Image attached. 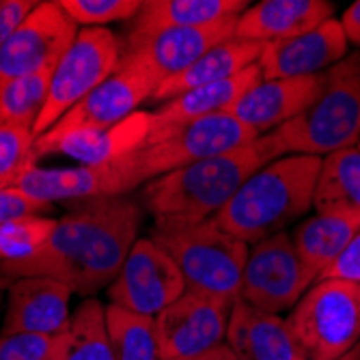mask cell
Masks as SVG:
<instances>
[{
  "label": "cell",
  "instance_id": "6da1fadb",
  "mask_svg": "<svg viewBox=\"0 0 360 360\" xmlns=\"http://www.w3.org/2000/svg\"><path fill=\"white\" fill-rule=\"evenodd\" d=\"M141 205L129 196L80 201L74 212L56 220L48 244L22 264H0L9 278L50 276L80 296L110 287L129 250L139 242Z\"/></svg>",
  "mask_w": 360,
  "mask_h": 360
},
{
  "label": "cell",
  "instance_id": "7a4b0ae2",
  "mask_svg": "<svg viewBox=\"0 0 360 360\" xmlns=\"http://www.w3.org/2000/svg\"><path fill=\"white\" fill-rule=\"evenodd\" d=\"M274 162L264 136L255 143L220 153L162 175L141 190V201L155 220L203 222L226 207L238 190L259 169Z\"/></svg>",
  "mask_w": 360,
  "mask_h": 360
},
{
  "label": "cell",
  "instance_id": "3957f363",
  "mask_svg": "<svg viewBox=\"0 0 360 360\" xmlns=\"http://www.w3.org/2000/svg\"><path fill=\"white\" fill-rule=\"evenodd\" d=\"M319 169L317 155L278 158L250 175L214 220L248 246L283 233L313 207Z\"/></svg>",
  "mask_w": 360,
  "mask_h": 360
},
{
  "label": "cell",
  "instance_id": "277c9868",
  "mask_svg": "<svg viewBox=\"0 0 360 360\" xmlns=\"http://www.w3.org/2000/svg\"><path fill=\"white\" fill-rule=\"evenodd\" d=\"M360 139V52L326 72L319 100L300 117L264 134L274 160L285 155L326 158L356 147Z\"/></svg>",
  "mask_w": 360,
  "mask_h": 360
},
{
  "label": "cell",
  "instance_id": "5b68a950",
  "mask_svg": "<svg viewBox=\"0 0 360 360\" xmlns=\"http://www.w3.org/2000/svg\"><path fill=\"white\" fill-rule=\"evenodd\" d=\"M149 238L179 266L186 291L231 307L240 300L250 246L224 231L214 218L203 222L155 220Z\"/></svg>",
  "mask_w": 360,
  "mask_h": 360
},
{
  "label": "cell",
  "instance_id": "8992f818",
  "mask_svg": "<svg viewBox=\"0 0 360 360\" xmlns=\"http://www.w3.org/2000/svg\"><path fill=\"white\" fill-rule=\"evenodd\" d=\"M287 321L309 360H337L360 341V285L317 281Z\"/></svg>",
  "mask_w": 360,
  "mask_h": 360
},
{
  "label": "cell",
  "instance_id": "52a82bcc",
  "mask_svg": "<svg viewBox=\"0 0 360 360\" xmlns=\"http://www.w3.org/2000/svg\"><path fill=\"white\" fill-rule=\"evenodd\" d=\"M160 82L162 76L145 54L121 52L117 70L35 141L50 143L65 134L82 132V129L112 127L139 112V106L145 100H151Z\"/></svg>",
  "mask_w": 360,
  "mask_h": 360
},
{
  "label": "cell",
  "instance_id": "ba28073f",
  "mask_svg": "<svg viewBox=\"0 0 360 360\" xmlns=\"http://www.w3.org/2000/svg\"><path fill=\"white\" fill-rule=\"evenodd\" d=\"M121 60V41L108 28H80L78 37L56 63L48 102L35 123V136L68 115L80 100L100 86Z\"/></svg>",
  "mask_w": 360,
  "mask_h": 360
},
{
  "label": "cell",
  "instance_id": "9c48e42d",
  "mask_svg": "<svg viewBox=\"0 0 360 360\" xmlns=\"http://www.w3.org/2000/svg\"><path fill=\"white\" fill-rule=\"evenodd\" d=\"M259 139L257 132L229 112L196 121L155 145H143L129 153L134 173L143 186L220 153L246 147Z\"/></svg>",
  "mask_w": 360,
  "mask_h": 360
},
{
  "label": "cell",
  "instance_id": "30bf717a",
  "mask_svg": "<svg viewBox=\"0 0 360 360\" xmlns=\"http://www.w3.org/2000/svg\"><path fill=\"white\" fill-rule=\"evenodd\" d=\"M313 285L287 231L250 244L240 293L244 302L278 315L296 307Z\"/></svg>",
  "mask_w": 360,
  "mask_h": 360
},
{
  "label": "cell",
  "instance_id": "8fae6325",
  "mask_svg": "<svg viewBox=\"0 0 360 360\" xmlns=\"http://www.w3.org/2000/svg\"><path fill=\"white\" fill-rule=\"evenodd\" d=\"M181 293H186V281L179 266L151 238H139L108 287L110 304L153 319Z\"/></svg>",
  "mask_w": 360,
  "mask_h": 360
},
{
  "label": "cell",
  "instance_id": "7c38bea8",
  "mask_svg": "<svg viewBox=\"0 0 360 360\" xmlns=\"http://www.w3.org/2000/svg\"><path fill=\"white\" fill-rule=\"evenodd\" d=\"M231 309L199 293H181L153 319L160 360H194L226 343Z\"/></svg>",
  "mask_w": 360,
  "mask_h": 360
},
{
  "label": "cell",
  "instance_id": "4fadbf2b",
  "mask_svg": "<svg viewBox=\"0 0 360 360\" xmlns=\"http://www.w3.org/2000/svg\"><path fill=\"white\" fill-rule=\"evenodd\" d=\"M78 32V24L60 3H37L0 50V84L44 68H54Z\"/></svg>",
  "mask_w": 360,
  "mask_h": 360
},
{
  "label": "cell",
  "instance_id": "5bb4252c",
  "mask_svg": "<svg viewBox=\"0 0 360 360\" xmlns=\"http://www.w3.org/2000/svg\"><path fill=\"white\" fill-rule=\"evenodd\" d=\"M72 289L50 276L15 278L7 291V313L0 335L60 337L72 323Z\"/></svg>",
  "mask_w": 360,
  "mask_h": 360
},
{
  "label": "cell",
  "instance_id": "9a60e30c",
  "mask_svg": "<svg viewBox=\"0 0 360 360\" xmlns=\"http://www.w3.org/2000/svg\"><path fill=\"white\" fill-rule=\"evenodd\" d=\"M347 46L341 22L333 18L300 37L264 46L259 58L261 78L278 80L326 74L345 58Z\"/></svg>",
  "mask_w": 360,
  "mask_h": 360
},
{
  "label": "cell",
  "instance_id": "2e32d148",
  "mask_svg": "<svg viewBox=\"0 0 360 360\" xmlns=\"http://www.w3.org/2000/svg\"><path fill=\"white\" fill-rule=\"evenodd\" d=\"M323 84L326 74L307 78L259 80L240 97L229 115L242 121L259 136H264L309 110L319 100Z\"/></svg>",
  "mask_w": 360,
  "mask_h": 360
},
{
  "label": "cell",
  "instance_id": "e0dca14e",
  "mask_svg": "<svg viewBox=\"0 0 360 360\" xmlns=\"http://www.w3.org/2000/svg\"><path fill=\"white\" fill-rule=\"evenodd\" d=\"M259 80H264V78H261V70L257 63L231 80L192 89L184 95L173 97V100L162 104L158 110L149 112V134H147L145 145H155L160 141H165L173 136L175 132H179V129L201 119L229 112L236 106L240 97Z\"/></svg>",
  "mask_w": 360,
  "mask_h": 360
},
{
  "label": "cell",
  "instance_id": "ac0fdd59",
  "mask_svg": "<svg viewBox=\"0 0 360 360\" xmlns=\"http://www.w3.org/2000/svg\"><path fill=\"white\" fill-rule=\"evenodd\" d=\"M236 26H238V18L207 24V26L167 28L136 41H125L121 46V52L145 54L155 65L162 80H167L188 70L190 65H194L216 46L236 39Z\"/></svg>",
  "mask_w": 360,
  "mask_h": 360
},
{
  "label": "cell",
  "instance_id": "d6986e66",
  "mask_svg": "<svg viewBox=\"0 0 360 360\" xmlns=\"http://www.w3.org/2000/svg\"><path fill=\"white\" fill-rule=\"evenodd\" d=\"M226 345L240 360H309L287 319L259 311L242 298L229 317Z\"/></svg>",
  "mask_w": 360,
  "mask_h": 360
},
{
  "label": "cell",
  "instance_id": "ffe728a7",
  "mask_svg": "<svg viewBox=\"0 0 360 360\" xmlns=\"http://www.w3.org/2000/svg\"><path fill=\"white\" fill-rule=\"evenodd\" d=\"M335 3L326 0H264L250 5L236 26V39L252 44H278L333 20Z\"/></svg>",
  "mask_w": 360,
  "mask_h": 360
},
{
  "label": "cell",
  "instance_id": "44dd1931",
  "mask_svg": "<svg viewBox=\"0 0 360 360\" xmlns=\"http://www.w3.org/2000/svg\"><path fill=\"white\" fill-rule=\"evenodd\" d=\"M147 134H149V112L139 110L125 121L106 129H82V132L65 134L50 143L35 141L32 155H35V160H39L50 153H60L80 162V167H97V165H108V162L143 147Z\"/></svg>",
  "mask_w": 360,
  "mask_h": 360
},
{
  "label": "cell",
  "instance_id": "7402d4cb",
  "mask_svg": "<svg viewBox=\"0 0 360 360\" xmlns=\"http://www.w3.org/2000/svg\"><path fill=\"white\" fill-rule=\"evenodd\" d=\"M250 3L246 0H147L132 20L125 41H136L167 28L207 26L240 18Z\"/></svg>",
  "mask_w": 360,
  "mask_h": 360
},
{
  "label": "cell",
  "instance_id": "603a6c76",
  "mask_svg": "<svg viewBox=\"0 0 360 360\" xmlns=\"http://www.w3.org/2000/svg\"><path fill=\"white\" fill-rule=\"evenodd\" d=\"M358 231L360 216L337 210L317 212L293 229V246L313 283H317L321 274L335 264Z\"/></svg>",
  "mask_w": 360,
  "mask_h": 360
},
{
  "label": "cell",
  "instance_id": "cb8c5ba5",
  "mask_svg": "<svg viewBox=\"0 0 360 360\" xmlns=\"http://www.w3.org/2000/svg\"><path fill=\"white\" fill-rule=\"evenodd\" d=\"M264 46L252 44V41H242V39H231L216 46L210 50L205 56H201L194 65L181 74L162 80L151 100L155 102H169L177 95H184L192 89H201L210 84H218L224 80H231L246 72L248 68L259 63Z\"/></svg>",
  "mask_w": 360,
  "mask_h": 360
},
{
  "label": "cell",
  "instance_id": "d4e9b609",
  "mask_svg": "<svg viewBox=\"0 0 360 360\" xmlns=\"http://www.w3.org/2000/svg\"><path fill=\"white\" fill-rule=\"evenodd\" d=\"M313 205L317 212H349L360 216V149L349 147L321 158Z\"/></svg>",
  "mask_w": 360,
  "mask_h": 360
},
{
  "label": "cell",
  "instance_id": "484cf974",
  "mask_svg": "<svg viewBox=\"0 0 360 360\" xmlns=\"http://www.w3.org/2000/svg\"><path fill=\"white\" fill-rule=\"evenodd\" d=\"M52 360H117L108 337L106 307L100 300L80 302L68 333L58 337Z\"/></svg>",
  "mask_w": 360,
  "mask_h": 360
},
{
  "label": "cell",
  "instance_id": "4316f807",
  "mask_svg": "<svg viewBox=\"0 0 360 360\" xmlns=\"http://www.w3.org/2000/svg\"><path fill=\"white\" fill-rule=\"evenodd\" d=\"M54 68H44L35 74L0 84V121L35 129V123L48 102Z\"/></svg>",
  "mask_w": 360,
  "mask_h": 360
},
{
  "label": "cell",
  "instance_id": "83f0119b",
  "mask_svg": "<svg viewBox=\"0 0 360 360\" xmlns=\"http://www.w3.org/2000/svg\"><path fill=\"white\" fill-rule=\"evenodd\" d=\"M106 326L117 360H160L153 317L108 304Z\"/></svg>",
  "mask_w": 360,
  "mask_h": 360
},
{
  "label": "cell",
  "instance_id": "f1b7e54d",
  "mask_svg": "<svg viewBox=\"0 0 360 360\" xmlns=\"http://www.w3.org/2000/svg\"><path fill=\"white\" fill-rule=\"evenodd\" d=\"M54 226L50 216H22L0 224V264H22L39 255Z\"/></svg>",
  "mask_w": 360,
  "mask_h": 360
},
{
  "label": "cell",
  "instance_id": "f546056e",
  "mask_svg": "<svg viewBox=\"0 0 360 360\" xmlns=\"http://www.w3.org/2000/svg\"><path fill=\"white\" fill-rule=\"evenodd\" d=\"M35 139L30 127L0 123V188H15L22 175L37 165L32 155Z\"/></svg>",
  "mask_w": 360,
  "mask_h": 360
},
{
  "label": "cell",
  "instance_id": "4dcf8cb0",
  "mask_svg": "<svg viewBox=\"0 0 360 360\" xmlns=\"http://www.w3.org/2000/svg\"><path fill=\"white\" fill-rule=\"evenodd\" d=\"M68 15L82 28H104V24L134 20L143 0H58Z\"/></svg>",
  "mask_w": 360,
  "mask_h": 360
},
{
  "label": "cell",
  "instance_id": "1f68e13d",
  "mask_svg": "<svg viewBox=\"0 0 360 360\" xmlns=\"http://www.w3.org/2000/svg\"><path fill=\"white\" fill-rule=\"evenodd\" d=\"M58 337L0 335V360H52Z\"/></svg>",
  "mask_w": 360,
  "mask_h": 360
},
{
  "label": "cell",
  "instance_id": "d6a6232c",
  "mask_svg": "<svg viewBox=\"0 0 360 360\" xmlns=\"http://www.w3.org/2000/svg\"><path fill=\"white\" fill-rule=\"evenodd\" d=\"M52 212V205L30 199L18 188H0V224L22 216H46Z\"/></svg>",
  "mask_w": 360,
  "mask_h": 360
},
{
  "label": "cell",
  "instance_id": "836d02e7",
  "mask_svg": "<svg viewBox=\"0 0 360 360\" xmlns=\"http://www.w3.org/2000/svg\"><path fill=\"white\" fill-rule=\"evenodd\" d=\"M326 278H337V281L360 285V231L352 238L347 248L339 255L335 264L321 274L319 281H326Z\"/></svg>",
  "mask_w": 360,
  "mask_h": 360
},
{
  "label": "cell",
  "instance_id": "e575fe53",
  "mask_svg": "<svg viewBox=\"0 0 360 360\" xmlns=\"http://www.w3.org/2000/svg\"><path fill=\"white\" fill-rule=\"evenodd\" d=\"M35 7L37 3L32 0H0V50Z\"/></svg>",
  "mask_w": 360,
  "mask_h": 360
},
{
  "label": "cell",
  "instance_id": "d590c367",
  "mask_svg": "<svg viewBox=\"0 0 360 360\" xmlns=\"http://www.w3.org/2000/svg\"><path fill=\"white\" fill-rule=\"evenodd\" d=\"M341 26L349 44L360 48V0H356L354 5H349L341 18Z\"/></svg>",
  "mask_w": 360,
  "mask_h": 360
},
{
  "label": "cell",
  "instance_id": "8d00e7d4",
  "mask_svg": "<svg viewBox=\"0 0 360 360\" xmlns=\"http://www.w3.org/2000/svg\"><path fill=\"white\" fill-rule=\"evenodd\" d=\"M194 360H240V358L233 354V349L229 347L226 343H222V345L214 347L212 352H207V354H203L199 358H194Z\"/></svg>",
  "mask_w": 360,
  "mask_h": 360
},
{
  "label": "cell",
  "instance_id": "74e56055",
  "mask_svg": "<svg viewBox=\"0 0 360 360\" xmlns=\"http://www.w3.org/2000/svg\"><path fill=\"white\" fill-rule=\"evenodd\" d=\"M337 360H360V341L352 349H347L345 354H341Z\"/></svg>",
  "mask_w": 360,
  "mask_h": 360
},
{
  "label": "cell",
  "instance_id": "f35d334b",
  "mask_svg": "<svg viewBox=\"0 0 360 360\" xmlns=\"http://www.w3.org/2000/svg\"><path fill=\"white\" fill-rule=\"evenodd\" d=\"M9 285H11V281H9V278H5L3 274H0V291H3L5 287H9Z\"/></svg>",
  "mask_w": 360,
  "mask_h": 360
},
{
  "label": "cell",
  "instance_id": "ab89813d",
  "mask_svg": "<svg viewBox=\"0 0 360 360\" xmlns=\"http://www.w3.org/2000/svg\"><path fill=\"white\" fill-rule=\"evenodd\" d=\"M3 300H5V296H3V291H0V309H3Z\"/></svg>",
  "mask_w": 360,
  "mask_h": 360
},
{
  "label": "cell",
  "instance_id": "60d3db41",
  "mask_svg": "<svg viewBox=\"0 0 360 360\" xmlns=\"http://www.w3.org/2000/svg\"><path fill=\"white\" fill-rule=\"evenodd\" d=\"M356 147H358V149H360V139H358V143H356Z\"/></svg>",
  "mask_w": 360,
  "mask_h": 360
},
{
  "label": "cell",
  "instance_id": "b9f144b4",
  "mask_svg": "<svg viewBox=\"0 0 360 360\" xmlns=\"http://www.w3.org/2000/svg\"><path fill=\"white\" fill-rule=\"evenodd\" d=\"M0 123H3V121H0Z\"/></svg>",
  "mask_w": 360,
  "mask_h": 360
}]
</instances>
